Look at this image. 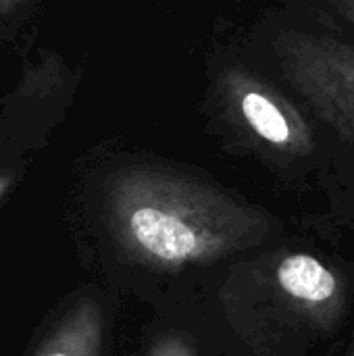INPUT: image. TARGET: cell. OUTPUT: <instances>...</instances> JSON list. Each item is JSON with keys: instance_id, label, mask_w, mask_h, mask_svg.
Instances as JSON below:
<instances>
[{"instance_id": "1", "label": "cell", "mask_w": 354, "mask_h": 356, "mask_svg": "<svg viewBox=\"0 0 354 356\" xmlns=\"http://www.w3.org/2000/svg\"><path fill=\"white\" fill-rule=\"evenodd\" d=\"M104 215L119 250L140 267L175 273L263 246V209L182 169L138 163L104 186Z\"/></svg>"}, {"instance_id": "2", "label": "cell", "mask_w": 354, "mask_h": 356, "mask_svg": "<svg viewBox=\"0 0 354 356\" xmlns=\"http://www.w3.org/2000/svg\"><path fill=\"white\" fill-rule=\"evenodd\" d=\"M346 275L303 250H277L232 267L219 305L255 356H298L334 336L348 309Z\"/></svg>"}, {"instance_id": "3", "label": "cell", "mask_w": 354, "mask_h": 356, "mask_svg": "<svg viewBox=\"0 0 354 356\" xmlns=\"http://www.w3.org/2000/svg\"><path fill=\"white\" fill-rule=\"evenodd\" d=\"M257 48L273 75L354 159V40L323 8L269 15Z\"/></svg>"}, {"instance_id": "4", "label": "cell", "mask_w": 354, "mask_h": 356, "mask_svg": "<svg viewBox=\"0 0 354 356\" xmlns=\"http://www.w3.org/2000/svg\"><path fill=\"white\" fill-rule=\"evenodd\" d=\"M211 100L221 129L236 148L286 179H300L319 167L321 144L311 115L259 69L221 58L211 67Z\"/></svg>"}, {"instance_id": "5", "label": "cell", "mask_w": 354, "mask_h": 356, "mask_svg": "<svg viewBox=\"0 0 354 356\" xmlns=\"http://www.w3.org/2000/svg\"><path fill=\"white\" fill-rule=\"evenodd\" d=\"M102 325L104 319L100 307L86 300L71 311L40 356H98L102 344Z\"/></svg>"}, {"instance_id": "6", "label": "cell", "mask_w": 354, "mask_h": 356, "mask_svg": "<svg viewBox=\"0 0 354 356\" xmlns=\"http://www.w3.org/2000/svg\"><path fill=\"white\" fill-rule=\"evenodd\" d=\"M148 356H194L190 344L177 334H163L150 348Z\"/></svg>"}, {"instance_id": "7", "label": "cell", "mask_w": 354, "mask_h": 356, "mask_svg": "<svg viewBox=\"0 0 354 356\" xmlns=\"http://www.w3.org/2000/svg\"><path fill=\"white\" fill-rule=\"evenodd\" d=\"M321 8L340 29L354 31V0H330Z\"/></svg>"}, {"instance_id": "8", "label": "cell", "mask_w": 354, "mask_h": 356, "mask_svg": "<svg viewBox=\"0 0 354 356\" xmlns=\"http://www.w3.org/2000/svg\"><path fill=\"white\" fill-rule=\"evenodd\" d=\"M344 356H354V340L351 342V346H348V350H346V355Z\"/></svg>"}]
</instances>
